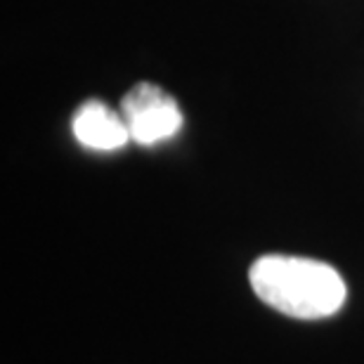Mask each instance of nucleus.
I'll return each mask as SVG.
<instances>
[{
  "label": "nucleus",
  "mask_w": 364,
  "mask_h": 364,
  "mask_svg": "<svg viewBox=\"0 0 364 364\" xmlns=\"http://www.w3.org/2000/svg\"><path fill=\"white\" fill-rule=\"evenodd\" d=\"M251 287L263 303L296 319H322L346 303V282L331 265L296 256H263L251 267Z\"/></svg>",
  "instance_id": "nucleus-1"
},
{
  "label": "nucleus",
  "mask_w": 364,
  "mask_h": 364,
  "mask_svg": "<svg viewBox=\"0 0 364 364\" xmlns=\"http://www.w3.org/2000/svg\"><path fill=\"white\" fill-rule=\"evenodd\" d=\"M121 116L128 126L130 140L144 147L171 140L182 128L180 105L154 83L133 85L121 100Z\"/></svg>",
  "instance_id": "nucleus-2"
},
{
  "label": "nucleus",
  "mask_w": 364,
  "mask_h": 364,
  "mask_svg": "<svg viewBox=\"0 0 364 364\" xmlns=\"http://www.w3.org/2000/svg\"><path fill=\"white\" fill-rule=\"evenodd\" d=\"M71 130L83 147L95 151H116L126 147L130 140L123 116L100 100H90L78 107L74 121H71Z\"/></svg>",
  "instance_id": "nucleus-3"
}]
</instances>
